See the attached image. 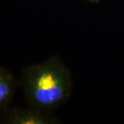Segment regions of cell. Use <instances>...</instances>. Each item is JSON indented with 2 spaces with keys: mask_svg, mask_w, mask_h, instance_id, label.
Wrapping results in <instances>:
<instances>
[{
  "mask_svg": "<svg viewBox=\"0 0 124 124\" xmlns=\"http://www.w3.org/2000/svg\"><path fill=\"white\" fill-rule=\"evenodd\" d=\"M17 87L13 75L0 67V110L5 109L12 101Z\"/></svg>",
  "mask_w": 124,
  "mask_h": 124,
  "instance_id": "cell-3",
  "label": "cell"
},
{
  "mask_svg": "<svg viewBox=\"0 0 124 124\" xmlns=\"http://www.w3.org/2000/svg\"><path fill=\"white\" fill-rule=\"evenodd\" d=\"M88 1H91V2H94V3H96V2H99L100 0H88Z\"/></svg>",
  "mask_w": 124,
  "mask_h": 124,
  "instance_id": "cell-4",
  "label": "cell"
},
{
  "mask_svg": "<svg viewBox=\"0 0 124 124\" xmlns=\"http://www.w3.org/2000/svg\"><path fill=\"white\" fill-rule=\"evenodd\" d=\"M22 85L31 107L46 112L66 101L72 88L70 71L56 57L25 68Z\"/></svg>",
  "mask_w": 124,
  "mask_h": 124,
  "instance_id": "cell-1",
  "label": "cell"
},
{
  "mask_svg": "<svg viewBox=\"0 0 124 124\" xmlns=\"http://www.w3.org/2000/svg\"><path fill=\"white\" fill-rule=\"evenodd\" d=\"M4 123L10 124H53L57 120L49 112L31 107L30 109L13 108L9 110L2 116Z\"/></svg>",
  "mask_w": 124,
  "mask_h": 124,
  "instance_id": "cell-2",
  "label": "cell"
}]
</instances>
